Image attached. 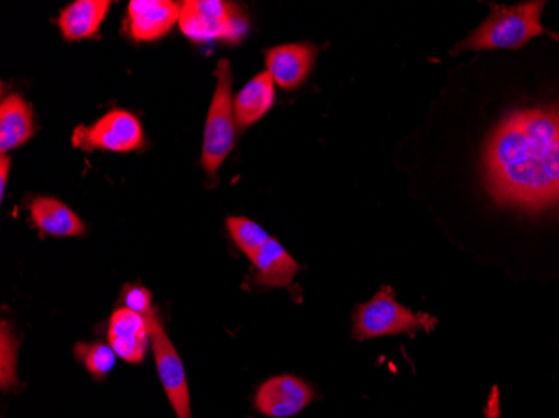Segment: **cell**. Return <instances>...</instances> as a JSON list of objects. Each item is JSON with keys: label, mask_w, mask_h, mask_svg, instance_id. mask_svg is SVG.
Segmentation results:
<instances>
[{"label": "cell", "mask_w": 559, "mask_h": 418, "mask_svg": "<svg viewBox=\"0 0 559 418\" xmlns=\"http://www.w3.org/2000/svg\"><path fill=\"white\" fill-rule=\"evenodd\" d=\"M496 203L524 212L559 204V106L518 109L492 129L483 154Z\"/></svg>", "instance_id": "1"}, {"label": "cell", "mask_w": 559, "mask_h": 418, "mask_svg": "<svg viewBox=\"0 0 559 418\" xmlns=\"http://www.w3.org/2000/svg\"><path fill=\"white\" fill-rule=\"evenodd\" d=\"M546 2H523L516 5H491V14L463 43L457 44L452 55L463 50H518L535 37L546 33L542 24Z\"/></svg>", "instance_id": "2"}, {"label": "cell", "mask_w": 559, "mask_h": 418, "mask_svg": "<svg viewBox=\"0 0 559 418\" xmlns=\"http://www.w3.org/2000/svg\"><path fill=\"white\" fill-rule=\"evenodd\" d=\"M216 86L206 116L200 165L210 179H216L219 168L237 143V116L234 106V71L228 59H219L215 69Z\"/></svg>", "instance_id": "3"}, {"label": "cell", "mask_w": 559, "mask_h": 418, "mask_svg": "<svg viewBox=\"0 0 559 418\" xmlns=\"http://www.w3.org/2000/svg\"><path fill=\"white\" fill-rule=\"evenodd\" d=\"M438 320L429 313H416L411 308L399 303L391 286L380 288L367 303L355 308L354 330L352 335L357 342L380 338V336L405 335L419 330H435Z\"/></svg>", "instance_id": "4"}, {"label": "cell", "mask_w": 559, "mask_h": 418, "mask_svg": "<svg viewBox=\"0 0 559 418\" xmlns=\"http://www.w3.org/2000/svg\"><path fill=\"white\" fill-rule=\"evenodd\" d=\"M178 25L181 34L194 44L225 40L235 46L250 29L243 9L223 0H187L181 4Z\"/></svg>", "instance_id": "5"}, {"label": "cell", "mask_w": 559, "mask_h": 418, "mask_svg": "<svg viewBox=\"0 0 559 418\" xmlns=\"http://www.w3.org/2000/svg\"><path fill=\"white\" fill-rule=\"evenodd\" d=\"M72 146L84 153H133L144 147L143 124L133 112L112 109L93 124H80L72 133Z\"/></svg>", "instance_id": "6"}, {"label": "cell", "mask_w": 559, "mask_h": 418, "mask_svg": "<svg viewBox=\"0 0 559 418\" xmlns=\"http://www.w3.org/2000/svg\"><path fill=\"white\" fill-rule=\"evenodd\" d=\"M151 329V348L155 355L156 370L165 389L166 397L178 418H191L190 389H188L187 370L175 344L166 333L158 311L147 315Z\"/></svg>", "instance_id": "7"}, {"label": "cell", "mask_w": 559, "mask_h": 418, "mask_svg": "<svg viewBox=\"0 0 559 418\" xmlns=\"http://www.w3.org/2000/svg\"><path fill=\"white\" fill-rule=\"evenodd\" d=\"M175 0H131L124 15V33L136 44L156 43L180 21Z\"/></svg>", "instance_id": "8"}, {"label": "cell", "mask_w": 559, "mask_h": 418, "mask_svg": "<svg viewBox=\"0 0 559 418\" xmlns=\"http://www.w3.org/2000/svg\"><path fill=\"white\" fill-rule=\"evenodd\" d=\"M320 47L312 43L282 44L265 50L266 72L276 86L297 91L312 74Z\"/></svg>", "instance_id": "9"}, {"label": "cell", "mask_w": 559, "mask_h": 418, "mask_svg": "<svg viewBox=\"0 0 559 418\" xmlns=\"http://www.w3.org/2000/svg\"><path fill=\"white\" fill-rule=\"evenodd\" d=\"M313 390L309 383L294 375L266 380L255 395V407L270 418H290L309 407Z\"/></svg>", "instance_id": "10"}, {"label": "cell", "mask_w": 559, "mask_h": 418, "mask_svg": "<svg viewBox=\"0 0 559 418\" xmlns=\"http://www.w3.org/2000/svg\"><path fill=\"white\" fill-rule=\"evenodd\" d=\"M108 344L121 360L141 363L151 347L150 319L128 308H116L109 319Z\"/></svg>", "instance_id": "11"}, {"label": "cell", "mask_w": 559, "mask_h": 418, "mask_svg": "<svg viewBox=\"0 0 559 418\" xmlns=\"http://www.w3.org/2000/svg\"><path fill=\"white\" fill-rule=\"evenodd\" d=\"M36 134V119L29 100L17 93L0 103V154H8L29 143Z\"/></svg>", "instance_id": "12"}, {"label": "cell", "mask_w": 559, "mask_h": 418, "mask_svg": "<svg viewBox=\"0 0 559 418\" xmlns=\"http://www.w3.org/2000/svg\"><path fill=\"white\" fill-rule=\"evenodd\" d=\"M111 5V0H75L59 14L58 25L62 37L68 43L96 37Z\"/></svg>", "instance_id": "13"}, {"label": "cell", "mask_w": 559, "mask_h": 418, "mask_svg": "<svg viewBox=\"0 0 559 418\" xmlns=\"http://www.w3.org/2000/svg\"><path fill=\"white\" fill-rule=\"evenodd\" d=\"M31 219L40 232L56 238L83 237L86 225L58 198L39 196L31 203Z\"/></svg>", "instance_id": "14"}, {"label": "cell", "mask_w": 559, "mask_h": 418, "mask_svg": "<svg viewBox=\"0 0 559 418\" xmlns=\"http://www.w3.org/2000/svg\"><path fill=\"white\" fill-rule=\"evenodd\" d=\"M251 265L255 268L253 282L265 288H288L300 270L294 256L275 238L260 248Z\"/></svg>", "instance_id": "15"}, {"label": "cell", "mask_w": 559, "mask_h": 418, "mask_svg": "<svg viewBox=\"0 0 559 418\" xmlns=\"http://www.w3.org/2000/svg\"><path fill=\"white\" fill-rule=\"evenodd\" d=\"M275 81L269 72H260L253 80L245 84L243 89L235 96V116L241 129L257 124L269 115L275 106Z\"/></svg>", "instance_id": "16"}, {"label": "cell", "mask_w": 559, "mask_h": 418, "mask_svg": "<svg viewBox=\"0 0 559 418\" xmlns=\"http://www.w3.org/2000/svg\"><path fill=\"white\" fill-rule=\"evenodd\" d=\"M225 223L231 240L250 261L255 258L260 248L272 238L262 226L251 222L250 218H245V216H228Z\"/></svg>", "instance_id": "17"}, {"label": "cell", "mask_w": 559, "mask_h": 418, "mask_svg": "<svg viewBox=\"0 0 559 418\" xmlns=\"http://www.w3.org/2000/svg\"><path fill=\"white\" fill-rule=\"evenodd\" d=\"M75 358L84 365L87 373L96 380H105L108 373L115 369L116 351L111 345L105 342H93V344H78L74 347Z\"/></svg>", "instance_id": "18"}, {"label": "cell", "mask_w": 559, "mask_h": 418, "mask_svg": "<svg viewBox=\"0 0 559 418\" xmlns=\"http://www.w3.org/2000/svg\"><path fill=\"white\" fill-rule=\"evenodd\" d=\"M17 336L8 322H2L0 326V386L2 390H11L17 385V357H19Z\"/></svg>", "instance_id": "19"}, {"label": "cell", "mask_w": 559, "mask_h": 418, "mask_svg": "<svg viewBox=\"0 0 559 418\" xmlns=\"http://www.w3.org/2000/svg\"><path fill=\"white\" fill-rule=\"evenodd\" d=\"M119 307L136 311L141 315H150L155 311L153 307V295L143 285H124L119 295Z\"/></svg>", "instance_id": "20"}, {"label": "cell", "mask_w": 559, "mask_h": 418, "mask_svg": "<svg viewBox=\"0 0 559 418\" xmlns=\"http://www.w3.org/2000/svg\"><path fill=\"white\" fill-rule=\"evenodd\" d=\"M12 158L9 154H0V196H5L8 190L9 171H11Z\"/></svg>", "instance_id": "21"}, {"label": "cell", "mask_w": 559, "mask_h": 418, "mask_svg": "<svg viewBox=\"0 0 559 418\" xmlns=\"http://www.w3.org/2000/svg\"><path fill=\"white\" fill-rule=\"evenodd\" d=\"M556 39H559V37H556Z\"/></svg>", "instance_id": "22"}]
</instances>
